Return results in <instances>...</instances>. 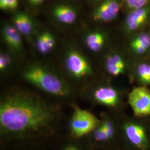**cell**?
I'll return each instance as SVG.
<instances>
[{
	"mask_svg": "<svg viewBox=\"0 0 150 150\" xmlns=\"http://www.w3.org/2000/svg\"><path fill=\"white\" fill-rule=\"evenodd\" d=\"M125 131L130 142L142 150H146L147 146V139L143 127L134 123H127L125 125Z\"/></svg>",
	"mask_w": 150,
	"mask_h": 150,
	"instance_id": "52a82bcc",
	"label": "cell"
},
{
	"mask_svg": "<svg viewBox=\"0 0 150 150\" xmlns=\"http://www.w3.org/2000/svg\"><path fill=\"white\" fill-rule=\"evenodd\" d=\"M131 44L138 45L147 50L150 47V36L146 33H141L135 38Z\"/></svg>",
	"mask_w": 150,
	"mask_h": 150,
	"instance_id": "2e32d148",
	"label": "cell"
},
{
	"mask_svg": "<svg viewBox=\"0 0 150 150\" xmlns=\"http://www.w3.org/2000/svg\"><path fill=\"white\" fill-rule=\"evenodd\" d=\"M101 126L103 127V129H105L109 138L112 137L114 133V129H113L112 123L109 121H106L102 123Z\"/></svg>",
	"mask_w": 150,
	"mask_h": 150,
	"instance_id": "7402d4cb",
	"label": "cell"
},
{
	"mask_svg": "<svg viewBox=\"0 0 150 150\" xmlns=\"http://www.w3.org/2000/svg\"><path fill=\"white\" fill-rule=\"evenodd\" d=\"M98 123L99 121L92 113L76 107L71 120V128L76 136L80 137L96 129Z\"/></svg>",
	"mask_w": 150,
	"mask_h": 150,
	"instance_id": "3957f363",
	"label": "cell"
},
{
	"mask_svg": "<svg viewBox=\"0 0 150 150\" xmlns=\"http://www.w3.org/2000/svg\"><path fill=\"white\" fill-rule=\"evenodd\" d=\"M149 12L150 10L146 7L134 10L126 18V26L127 29L130 31L137 30L146 21Z\"/></svg>",
	"mask_w": 150,
	"mask_h": 150,
	"instance_id": "ba28073f",
	"label": "cell"
},
{
	"mask_svg": "<svg viewBox=\"0 0 150 150\" xmlns=\"http://www.w3.org/2000/svg\"><path fill=\"white\" fill-rule=\"evenodd\" d=\"M129 102L136 116L150 115V91L147 88H134L129 94Z\"/></svg>",
	"mask_w": 150,
	"mask_h": 150,
	"instance_id": "277c9868",
	"label": "cell"
},
{
	"mask_svg": "<svg viewBox=\"0 0 150 150\" xmlns=\"http://www.w3.org/2000/svg\"><path fill=\"white\" fill-rule=\"evenodd\" d=\"M20 33L14 26L7 25L3 29V36L6 42L11 48L20 51L22 48V40Z\"/></svg>",
	"mask_w": 150,
	"mask_h": 150,
	"instance_id": "30bf717a",
	"label": "cell"
},
{
	"mask_svg": "<svg viewBox=\"0 0 150 150\" xmlns=\"http://www.w3.org/2000/svg\"><path fill=\"white\" fill-rule=\"evenodd\" d=\"M104 43L105 38L100 32H92L86 38V45L93 52H98L101 50Z\"/></svg>",
	"mask_w": 150,
	"mask_h": 150,
	"instance_id": "5bb4252c",
	"label": "cell"
},
{
	"mask_svg": "<svg viewBox=\"0 0 150 150\" xmlns=\"http://www.w3.org/2000/svg\"><path fill=\"white\" fill-rule=\"evenodd\" d=\"M11 59L8 54L2 53L0 55V70H5L11 64Z\"/></svg>",
	"mask_w": 150,
	"mask_h": 150,
	"instance_id": "ffe728a7",
	"label": "cell"
},
{
	"mask_svg": "<svg viewBox=\"0 0 150 150\" xmlns=\"http://www.w3.org/2000/svg\"><path fill=\"white\" fill-rule=\"evenodd\" d=\"M18 6V0H0V8L3 10H14Z\"/></svg>",
	"mask_w": 150,
	"mask_h": 150,
	"instance_id": "e0dca14e",
	"label": "cell"
},
{
	"mask_svg": "<svg viewBox=\"0 0 150 150\" xmlns=\"http://www.w3.org/2000/svg\"><path fill=\"white\" fill-rule=\"evenodd\" d=\"M54 15L59 21L67 25L74 23L77 18L74 9L66 5L57 6L54 8Z\"/></svg>",
	"mask_w": 150,
	"mask_h": 150,
	"instance_id": "8fae6325",
	"label": "cell"
},
{
	"mask_svg": "<svg viewBox=\"0 0 150 150\" xmlns=\"http://www.w3.org/2000/svg\"><path fill=\"white\" fill-rule=\"evenodd\" d=\"M66 66L70 74L76 78L83 77L92 74L88 61L79 52L74 50L67 54Z\"/></svg>",
	"mask_w": 150,
	"mask_h": 150,
	"instance_id": "5b68a950",
	"label": "cell"
},
{
	"mask_svg": "<svg viewBox=\"0 0 150 150\" xmlns=\"http://www.w3.org/2000/svg\"><path fill=\"white\" fill-rule=\"evenodd\" d=\"M120 9V0H104L93 11V18L97 21H111L117 16Z\"/></svg>",
	"mask_w": 150,
	"mask_h": 150,
	"instance_id": "8992f818",
	"label": "cell"
},
{
	"mask_svg": "<svg viewBox=\"0 0 150 150\" xmlns=\"http://www.w3.org/2000/svg\"><path fill=\"white\" fill-rule=\"evenodd\" d=\"M25 78L46 92L57 96L68 94L67 85L57 76L38 66L29 67L24 73Z\"/></svg>",
	"mask_w": 150,
	"mask_h": 150,
	"instance_id": "7a4b0ae2",
	"label": "cell"
},
{
	"mask_svg": "<svg viewBox=\"0 0 150 150\" xmlns=\"http://www.w3.org/2000/svg\"><path fill=\"white\" fill-rule=\"evenodd\" d=\"M94 137L97 141H106L108 139H110L105 129H103L102 126L95 129L94 132Z\"/></svg>",
	"mask_w": 150,
	"mask_h": 150,
	"instance_id": "d6986e66",
	"label": "cell"
},
{
	"mask_svg": "<svg viewBox=\"0 0 150 150\" xmlns=\"http://www.w3.org/2000/svg\"><path fill=\"white\" fill-rule=\"evenodd\" d=\"M106 67L110 74L117 76L124 72L125 68V61L120 54H113L107 57Z\"/></svg>",
	"mask_w": 150,
	"mask_h": 150,
	"instance_id": "7c38bea8",
	"label": "cell"
},
{
	"mask_svg": "<svg viewBox=\"0 0 150 150\" xmlns=\"http://www.w3.org/2000/svg\"><path fill=\"white\" fill-rule=\"evenodd\" d=\"M137 73L139 80L145 85L150 84V64H141L137 67Z\"/></svg>",
	"mask_w": 150,
	"mask_h": 150,
	"instance_id": "9a60e30c",
	"label": "cell"
},
{
	"mask_svg": "<svg viewBox=\"0 0 150 150\" xmlns=\"http://www.w3.org/2000/svg\"><path fill=\"white\" fill-rule=\"evenodd\" d=\"M13 26L20 34L29 35L33 29L32 20L29 16L23 13H18L13 18Z\"/></svg>",
	"mask_w": 150,
	"mask_h": 150,
	"instance_id": "4fadbf2b",
	"label": "cell"
},
{
	"mask_svg": "<svg viewBox=\"0 0 150 150\" xmlns=\"http://www.w3.org/2000/svg\"><path fill=\"white\" fill-rule=\"evenodd\" d=\"M95 2H99V1H101V0H93Z\"/></svg>",
	"mask_w": 150,
	"mask_h": 150,
	"instance_id": "d4e9b609",
	"label": "cell"
},
{
	"mask_svg": "<svg viewBox=\"0 0 150 150\" xmlns=\"http://www.w3.org/2000/svg\"><path fill=\"white\" fill-rule=\"evenodd\" d=\"M94 97L98 102L109 106H115L118 101L116 91L111 87H101L95 91Z\"/></svg>",
	"mask_w": 150,
	"mask_h": 150,
	"instance_id": "9c48e42d",
	"label": "cell"
},
{
	"mask_svg": "<svg viewBox=\"0 0 150 150\" xmlns=\"http://www.w3.org/2000/svg\"><path fill=\"white\" fill-rule=\"evenodd\" d=\"M65 150H79L76 147L74 146H69L67 147Z\"/></svg>",
	"mask_w": 150,
	"mask_h": 150,
	"instance_id": "cb8c5ba5",
	"label": "cell"
},
{
	"mask_svg": "<svg viewBox=\"0 0 150 150\" xmlns=\"http://www.w3.org/2000/svg\"><path fill=\"white\" fill-rule=\"evenodd\" d=\"M54 113L38 97L23 93L5 97L0 106L2 132L18 137L37 134L48 128Z\"/></svg>",
	"mask_w": 150,
	"mask_h": 150,
	"instance_id": "6da1fadb",
	"label": "cell"
},
{
	"mask_svg": "<svg viewBox=\"0 0 150 150\" xmlns=\"http://www.w3.org/2000/svg\"><path fill=\"white\" fill-rule=\"evenodd\" d=\"M36 44V47L38 49V51H39L40 53L45 54L50 52V50L47 46V44L46 43V41L45 40L42 33L38 36Z\"/></svg>",
	"mask_w": 150,
	"mask_h": 150,
	"instance_id": "ac0fdd59",
	"label": "cell"
},
{
	"mask_svg": "<svg viewBox=\"0 0 150 150\" xmlns=\"http://www.w3.org/2000/svg\"><path fill=\"white\" fill-rule=\"evenodd\" d=\"M33 5H39L42 4L45 0H28Z\"/></svg>",
	"mask_w": 150,
	"mask_h": 150,
	"instance_id": "603a6c76",
	"label": "cell"
},
{
	"mask_svg": "<svg viewBox=\"0 0 150 150\" xmlns=\"http://www.w3.org/2000/svg\"><path fill=\"white\" fill-rule=\"evenodd\" d=\"M45 40L50 51L54 48L55 45V40L54 36L50 32H45L42 33Z\"/></svg>",
	"mask_w": 150,
	"mask_h": 150,
	"instance_id": "44dd1931",
	"label": "cell"
}]
</instances>
